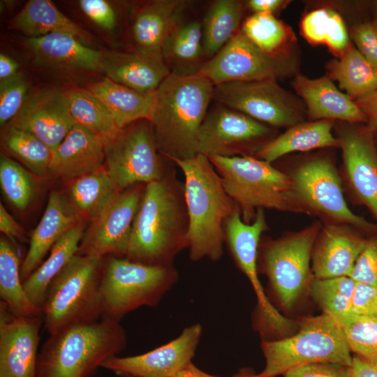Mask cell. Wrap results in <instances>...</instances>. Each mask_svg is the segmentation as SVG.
I'll return each instance as SVG.
<instances>
[{
    "instance_id": "obj_44",
    "label": "cell",
    "mask_w": 377,
    "mask_h": 377,
    "mask_svg": "<svg viewBox=\"0 0 377 377\" xmlns=\"http://www.w3.org/2000/svg\"><path fill=\"white\" fill-rule=\"evenodd\" d=\"M28 83L18 73L0 82V124L7 125L20 112L27 97Z\"/></svg>"
},
{
    "instance_id": "obj_34",
    "label": "cell",
    "mask_w": 377,
    "mask_h": 377,
    "mask_svg": "<svg viewBox=\"0 0 377 377\" xmlns=\"http://www.w3.org/2000/svg\"><path fill=\"white\" fill-rule=\"evenodd\" d=\"M244 10V3L238 0H216L211 3L202 22L207 58L214 56L240 30Z\"/></svg>"
},
{
    "instance_id": "obj_50",
    "label": "cell",
    "mask_w": 377,
    "mask_h": 377,
    "mask_svg": "<svg viewBox=\"0 0 377 377\" xmlns=\"http://www.w3.org/2000/svg\"><path fill=\"white\" fill-rule=\"evenodd\" d=\"M0 231L12 242L24 241V232L17 221L0 203Z\"/></svg>"
},
{
    "instance_id": "obj_41",
    "label": "cell",
    "mask_w": 377,
    "mask_h": 377,
    "mask_svg": "<svg viewBox=\"0 0 377 377\" xmlns=\"http://www.w3.org/2000/svg\"><path fill=\"white\" fill-rule=\"evenodd\" d=\"M355 286L350 276L315 279L311 290L324 313L339 323L350 314Z\"/></svg>"
},
{
    "instance_id": "obj_24",
    "label": "cell",
    "mask_w": 377,
    "mask_h": 377,
    "mask_svg": "<svg viewBox=\"0 0 377 377\" xmlns=\"http://www.w3.org/2000/svg\"><path fill=\"white\" fill-rule=\"evenodd\" d=\"M26 42L38 66L59 71L102 73L103 52L86 46L73 35L52 33L27 38Z\"/></svg>"
},
{
    "instance_id": "obj_40",
    "label": "cell",
    "mask_w": 377,
    "mask_h": 377,
    "mask_svg": "<svg viewBox=\"0 0 377 377\" xmlns=\"http://www.w3.org/2000/svg\"><path fill=\"white\" fill-rule=\"evenodd\" d=\"M32 172L5 153L0 155V186L6 200L24 211L34 200L37 186Z\"/></svg>"
},
{
    "instance_id": "obj_6",
    "label": "cell",
    "mask_w": 377,
    "mask_h": 377,
    "mask_svg": "<svg viewBox=\"0 0 377 377\" xmlns=\"http://www.w3.org/2000/svg\"><path fill=\"white\" fill-rule=\"evenodd\" d=\"M103 258L75 254L49 286L42 317L49 334L102 318L100 284Z\"/></svg>"
},
{
    "instance_id": "obj_36",
    "label": "cell",
    "mask_w": 377,
    "mask_h": 377,
    "mask_svg": "<svg viewBox=\"0 0 377 377\" xmlns=\"http://www.w3.org/2000/svg\"><path fill=\"white\" fill-rule=\"evenodd\" d=\"M330 75L350 98L357 100L377 91V68L353 45L329 64Z\"/></svg>"
},
{
    "instance_id": "obj_8",
    "label": "cell",
    "mask_w": 377,
    "mask_h": 377,
    "mask_svg": "<svg viewBox=\"0 0 377 377\" xmlns=\"http://www.w3.org/2000/svg\"><path fill=\"white\" fill-rule=\"evenodd\" d=\"M172 265H151L117 256L104 262L100 284L102 318L120 322L142 306H154L176 281Z\"/></svg>"
},
{
    "instance_id": "obj_33",
    "label": "cell",
    "mask_w": 377,
    "mask_h": 377,
    "mask_svg": "<svg viewBox=\"0 0 377 377\" xmlns=\"http://www.w3.org/2000/svg\"><path fill=\"white\" fill-rule=\"evenodd\" d=\"M119 191L105 168L73 179L66 197L81 220H94Z\"/></svg>"
},
{
    "instance_id": "obj_13",
    "label": "cell",
    "mask_w": 377,
    "mask_h": 377,
    "mask_svg": "<svg viewBox=\"0 0 377 377\" xmlns=\"http://www.w3.org/2000/svg\"><path fill=\"white\" fill-rule=\"evenodd\" d=\"M319 232L320 226L315 223L266 245L265 269L280 302L287 309L295 304L307 281Z\"/></svg>"
},
{
    "instance_id": "obj_47",
    "label": "cell",
    "mask_w": 377,
    "mask_h": 377,
    "mask_svg": "<svg viewBox=\"0 0 377 377\" xmlns=\"http://www.w3.org/2000/svg\"><path fill=\"white\" fill-rule=\"evenodd\" d=\"M352 37L357 50L377 68V22H369L354 27Z\"/></svg>"
},
{
    "instance_id": "obj_15",
    "label": "cell",
    "mask_w": 377,
    "mask_h": 377,
    "mask_svg": "<svg viewBox=\"0 0 377 377\" xmlns=\"http://www.w3.org/2000/svg\"><path fill=\"white\" fill-rule=\"evenodd\" d=\"M284 71L277 54L262 50L240 29L196 75L217 85L232 81L276 80Z\"/></svg>"
},
{
    "instance_id": "obj_55",
    "label": "cell",
    "mask_w": 377,
    "mask_h": 377,
    "mask_svg": "<svg viewBox=\"0 0 377 377\" xmlns=\"http://www.w3.org/2000/svg\"><path fill=\"white\" fill-rule=\"evenodd\" d=\"M172 377H216L208 374L195 367L192 362H190L177 374Z\"/></svg>"
},
{
    "instance_id": "obj_45",
    "label": "cell",
    "mask_w": 377,
    "mask_h": 377,
    "mask_svg": "<svg viewBox=\"0 0 377 377\" xmlns=\"http://www.w3.org/2000/svg\"><path fill=\"white\" fill-rule=\"evenodd\" d=\"M350 277L355 282L377 288V237L367 240Z\"/></svg>"
},
{
    "instance_id": "obj_22",
    "label": "cell",
    "mask_w": 377,
    "mask_h": 377,
    "mask_svg": "<svg viewBox=\"0 0 377 377\" xmlns=\"http://www.w3.org/2000/svg\"><path fill=\"white\" fill-rule=\"evenodd\" d=\"M340 147L353 189L377 219V151L368 133L348 128Z\"/></svg>"
},
{
    "instance_id": "obj_26",
    "label": "cell",
    "mask_w": 377,
    "mask_h": 377,
    "mask_svg": "<svg viewBox=\"0 0 377 377\" xmlns=\"http://www.w3.org/2000/svg\"><path fill=\"white\" fill-rule=\"evenodd\" d=\"M101 70L112 81L146 94H153L171 73L163 60L135 51L103 52Z\"/></svg>"
},
{
    "instance_id": "obj_7",
    "label": "cell",
    "mask_w": 377,
    "mask_h": 377,
    "mask_svg": "<svg viewBox=\"0 0 377 377\" xmlns=\"http://www.w3.org/2000/svg\"><path fill=\"white\" fill-rule=\"evenodd\" d=\"M262 350L265 358L262 377H275L312 363L350 367L353 357L341 327L325 313L304 319L293 336L263 341Z\"/></svg>"
},
{
    "instance_id": "obj_30",
    "label": "cell",
    "mask_w": 377,
    "mask_h": 377,
    "mask_svg": "<svg viewBox=\"0 0 377 377\" xmlns=\"http://www.w3.org/2000/svg\"><path fill=\"white\" fill-rule=\"evenodd\" d=\"M104 105L119 129L139 120L149 121L154 93L146 94L105 77L87 89Z\"/></svg>"
},
{
    "instance_id": "obj_4",
    "label": "cell",
    "mask_w": 377,
    "mask_h": 377,
    "mask_svg": "<svg viewBox=\"0 0 377 377\" xmlns=\"http://www.w3.org/2000/svg\"><path fill=\"white\" fill-rule=\"evenodd\" d=\"M119 321L108 318L67 326L50 334L38 355L36 377H91L126 347Z\"/></svg>"
},
{
    "instance_id": "obj_3",
    "label": "cell",
    "mask_w": 377,
    "mask_h": 377,
    "mask_svg": "<svg viewBox=\"0 0 377 377\" xmlns=\"http://www.w3.org/2000/svg\"><path fill=\"white\" fill-rule=\"evenodd\" d=\"M171 161L184 176L190 258L218 260L226 242L225 222L239 207L226 193L207 156L198 153L190 158Z\"/></svg>"
},
{
    "instance_id": "obj_14",
    "label": "cell",
    "mask_w": 377,
    "mask_h": 377,
    "mask_svg": "<svg viewBox=\"0 0 377 377\" xmlns=\"http://www.w3.org/2000/svg\"><path fill=\"white\" fill-rule=\"evenodd\" d=\"M146 184H135L119 191L84 234L77 254L125 256L132 227Z\"/></svg>"
},
{
    "instance_id": "obj_52",
    "label": "cell",
    "mask_w": 377,
    "mask_h": 377,
    "mask_svg": "<svg viewBox=\"0 0 377 377\" xmlns=\"http://www.w3.org/2000/svg\"><path fill=\"white\" fill-rule=\"evenodd\" d=\"M350 374L351 377H377V364L356 355L353 357Z\"/></svg>"
},
{
    "instance_id": "obj_56",
    "label": "cell",
    "mask_w": 377,
    "mask_h": 377,
    "mask_svg": "<svg viewBox=\"0 0 377 377\" xmlns=\"http://www.w3.org/2000/svg\"><path fill=\"white\" fill-rule=\"evenodd\" d=\"M237 377H262L259 374H242L238 375Z\"/></svg>"
},
{
    "instance_id": "obj_12",
    "label": "cell",
    "mask_w": 377,
    "mask_h": 377,
    "mask_svg": "<svg viewBox=\"0 0 377 377\" xmlns=\"http://www.w3.org/2000/svg\"><path fill=\"white\" fill-rule=\"evenodd\" d=\"M212 100L274 126H292L301 121L297 105L276 80L232 81L214 85Z\"/></svg>"
},
{
    "instance_id": "obj_53",
    "label": "cell",
    "mask_w": 377,
    "mask_h": 377,
    "mask_svg": "<svg viewBox=\"0 0 377 377\" xmlns=\"http://www.w3.org/2000/svg\"><path fill=\"white\" fill-rule=\"evenodd\" d=\"M286 3L282 0H250L246 1L247 7L254 13L272 14Z\"/></svg>"
},
{
    "instance_id": "obj_35",
    "label": "cell",
    "mask_w": 377,
    "mask_h": 377,
    "mask_svg": "<svg viewBox=\"0 0 377 377\" xmlns=\"http://www.w3.org/2000/svg\"><path fill=\"white\" fill-rule=\"evenodd\" d=\"M8 239H0V297L13 313L22 316H41L42 311L29 300L21 277L17 250Z\"/></svg>"
},
{
    "instance_id": "obj_23",
    "label": "cell",
    "mask_w": 377,
    "mask_h": 377,
    "mask_svg": "<svg viewBox=\"0 0 377 377\" xmlns=\"http://www.w3.org/2000/svg\"><path fill=\"white\" fill-rule=\"evenodd\" d=\"M81 221L64 195L54 191L50 193L44 213L31 232L29 247L21 265L23 282L40 266L53 246Z\"/></svg>"
},
{
    "instance_id": "obj_21",
    "label": "cell",
    "mask_w": 377,
    "mask_h": 377,
    "mask_svg": "<svg viewBox=\"0 0 377 377\" xmlns=\"http://www.w3.org/2000/svg\"><path fill=\"white\" fill-rule=\"evenodd\" d=\"M187 3L184 0H154L138 7L131 26L133 51L163 60V43Z\"/></svg>"
},
{
    "instance_id": "obj_19",
    "label": "cell",
    "mask_w": 377,
    "mask_h": 377,
    "mask_svg": "<svg viewBox=\"0 0 377 377\" xmlns=\"http://www.w3.org/2000/svg\"><path fill=\"white\" fill-rule=\"evenodd\" d=\"M26 131L53 151L75 124L66 91L45 89L29 95L17 114L8 124Z\"/></svg>"
},
{
    "instance_id": "obj_54",
    "label": "cell",
    "mask_w": 377,
    "mask_h": 377,
    "mask_svg": "<svg viewBox=\"0 0 377 377\" xmlns=\"http://www.w3.org/2000/svg\"><path fill=\"white\" fill-rule=\"evenodd\" d=\"M19 64L9 56L0 54V82L11 78L19 73Z\"/></svg>"
},
{
    "instance_id": "obj_29",
    "label": "cell",
    "mask_w": 377,
    "mask_h": 377,
    "mask_svg": "<svg viewBox=\"0 0 377 377\" xmlns=\"http://www.w3.org/2000/svg\"><path fill=\"white\" fill-rule=\"evenodd\" d=\"M8 27L20 31L27 38L52 33H66L80 40L91 42L88 31L67 17L50 0H30L8 22Z\"/></svg>"
},
{
    "instance_id": "obj_9",
    "label": "cell",
    "mask_w": 377,
    "mask_h": 377,
    "mask_svg": "<svg viewBox=\"0 0 377 377\" xmlns=\"http://www.w3.org/2000/svg\"><path fill=\"white\" fill-rule=\"evenodd\" d=\"M104 145L105 169L119 191L159 180L174 164L159 152L147 119L128 125Z\"/></svg>"
},
{
    "instance_id": "obj_10",
    "label": "cell",
    "mask_w": 377,
    "mask_h": 377,
    "mask_svg": "<svg viewBox=\"0 0 377 377\" xmlns=\"http://www.w3.org/2000/svg\"><path fill=\"white\" fill-rule=\"evenodd\" d=\"M295 195L302 207L333 221L364 230L375 227L353 213L343 197L341 179L327 159L315 158L303 163L290 175Z\"/></svg>"
},
{
    "instance_id": "obj_17",
    "label": "cell",
    "mask_w": 377,
    "mask_h": 377,
    "mask_svg": "<svg viewBox=\"0 0 377 377\" xmlns=\"http://www.w3.org/2000/svg\"><path fill=\"white\" fill-rule=\"evenodd\" d=\"M201 334L199 324L191 325L165 345L141 355L115 356L102 367L123 377H172L191 362Z\"/></svg>"
},
{
    "instance_id": "obj_48",
    "label": "cell",
    "mask_w": 377,
    "mask_h": 377,
    "mask_svg": "<svg viewBox=\"0 0 377 377\" xmlns=\"http://www.w3.org/2000/svg\"><path fill=\"white\" fill-rule=\"evenodd\" d=\"M350 314L377 317V288L355 282Z\"/></svg>"
},
{
    "instance_id": "obj_20",
    "label": "cell",
    "mask_w": 377,
    "mask_h": 377,
    "mask_svg": "<svg viewBox=\"0 0 377 377\" xmlns=\"http://www.w3.org/2000/svg\"><path fill=\"white\" fill-rule=\"evenodd\" d=\"M367 242L346 225L325 226L318 235L312 253L315 279L350 276Z\"/></svg>"
},
{
    "instance_id": "obj_51",
    "label": "cell",
    "mask_w": 377,
    "mask_h": 377,
    "mask_svg": "<svg viewBox=\"0 0 377 377\" xmlns=\"http://www.w3.org/2000/svg\"><path fill=\"white\" fill-rule=\"evenodd\" d=\"M357 104L367 116L369 131L377 129V91L358 99Z\"/></svg>"
},
{
    "instance_id": "obj_49",
    "label": "cell",
    "mask_w": 377,
    "mask_h": 377,
    "mask_svg": "<svg viewBox=\"0 0 377 377\" xmlns=\"http://www.w3.org/2000/svg\"><path fill=\"white\" fill-rule=\"evenodd\" d=\"M283 377H351L350 367L333 363H312L290 369Z\"/></svg>"
},
{
    "instance_id": "obj_38",
    "label": "cell",
    "mask_w": 377,
    "mask_h": 377,
    "mask_svg": "<svg viewBox=\"0 0 377 377\" xmlns=\"http://www.w3.org/2000/svg\"><path fill=\"white\" fill-rule=\"evenodd\" d=\"M66 94L75 124L96 135L104 142L121 131L104 105L87 89L74 88Z\"/></svg>"
},
{
    "instance_id": "obj_42",
    "label": "cell",
    "mask_w": 377,
    "mask_h": 377,
    "mask_svg": "<svg viewBox=\"0 0 377 377\" xmlns=\"http://www.w3.org/2000/svg\"><path fill=\"white\" fill-rule=\"evenodd\" d=\"M338 323L350 351L377 364V317L349 314Z\"/></svg>"
},
{
    "instance_id": "obj_5",
    "label": "cell",
    "mask_w": 377,
    "mask_h": 377,
    "mask_svg": "<svg viewBox=\"0 0 377 377\" xmlns=\"http://www.w3.org/2000/svg\"><path fill=\"white\" fill-rule=\"evenodd\" d=\"M208 158L244 222L251 223L260 209L306 212L295 195L290 176L272 163L250 156Z\"/></svg>"
},
{
    "instance_id": "obj_25",
    "label": "cell",
    "mask_w": 377,
    "mask_h": 377,
    "mask_svg": "<svg viewBox=\"0 0 377 377\" xmlns=\"http://www.w3.org/2000/svg\"><path fill=\"white\" fill-rule=\"evenodd\" d=\"M104 141L87 129L75 124L52 151L49 173L75 179L103 168Z\"/></svg>"
},
{
    "instance_id": "obj_28",
    "label": "cell",
    "mask_w": 377,
    "mask_h": 377,
    "mask_svg": "<svg viewBox=\"0 0 377 377\" xmlns=\"http://www.w3.org/2000/svg\"><path fill=\"white\" fill-rule=\"evenodd\" d=\"M162 57L171 73L182 76L196 75L207 61L202 22L180 19L163 43Z\"/></svg>"
},
{
    "instance_id": "obj_2",
    "label": "cell",
    "mask_w": 377,
    "mask_h": 377,
    "mask_svg": "<svg viewBox=\"0 0 377 377\" xmlns=\"http://www.w3.org/2000/svg\"><path fill=\"white\" fill-rule=\"evenodd\" d=\"M214 85L197 75L170 73L154 93L149 121L161 155L170 161L198 154V136Z\"/></svg>"
},
{
    "instance_id": "obj_27",
    "label": "cell",
    "mask_w": 377,
    "mask_h": 377,
    "mask_svg": "<svg viewBox=\"0 0 377 377\" xmlns=\"http://www.w3.org/2000/svg\"><path fill=\"white\" fill-rule=\"evenodd\" d=\"M296 92L304 99L311 117L366 121L367 116L346 94L340 91L328 77L310 79L297 76L293 82Z\"/></svg>"
},
{
    "instance_id": "obj_32",
    "label": "cell",
    "mask_w": 377,
    "mask_h": 377,
    "mask_svg": "<svg viewBox=\"0 0 377 377\" xmlns=\"http://www.w3.org/2000/svg\"><path fill=\"white\" fill-rule=\"evenodd\" d=\"M84 234L81 221L53 246L47 258L23 282L29 300L40 310L49 286L70 259L77 254Z\"/></svg>"
},
{
    "instance_id": "obj_46",
    "label": "cell",
    "mask_w": 377,
    "mask_h": 377,
    "mask_svg": "<svg viewBox=\"0 0 377 377\" xmlns=\"http://www.w3.org/2000/svg\"><path fill=\"white\" fill-rule=\"evenodd\" d=\"M79 6L84 15L101 28L112 31L117 24V15L112 4L105 0H80Z\"/></svg>"
},
{
    "instance_id": "obj_37",
    "label": "cell",
    "mask_w": 377,
    "mask_h": 377,
    "mask_svg": "<svg viewBox=\"0 0 377 377\" xmlns=\"http://www.w3.org/2000/svg\"><path fill=\"white\" fill-rule=\"evenodd\" d=\"M1 145L6 155L34 175L42 177L49 173L52 151L31 133L7 124L1 134Z\"/></svg>"
},
{
    "instance_id": "obj_43",
    "label": "cell",
    "mask_w": 377,
    "mask_h": 377,
    "mask_svg": "<svg viewBox=\"0 0 377 377\" xmlns=\"http://www.w3.org/2000/svg\"><path fill=\"white\" fill-rule=\"evenodd\" d=\"M242 31L262 50L273 54L288 38L287 27L272 14L253 13L242 24Z\"/></svg>"
},
{
    "instance_id": "obj_11",
    "label": "cell",
    "mask_w": 377,
    "mask_h": 377,
    "mask_svg": "<svg viewBox=\"0 0 377 377\" xmlns=\"http://www.w3.org/2000/svg\"><path fill=\"white\" fill-rule=\"evenodd\" d=\"M265 124L217 103L209 109L198 136V153L207 156H253L267 143Z\"/></svg>"
},
{
    "instance_id": "obj_1",
    "label": "cell",
    "mask_w": 377,
    "mask_h": 377,
    "mask_svg": "<svg viewBox=\"0 0 377 377\" xmlns=\"http://www.w3.org/2000/svg\"><path fill=\"white\" fill-rule=\"evenodd\" d=\"M188 216L184 185L174 166L146 184L135 216L126 258L151 265H172L188 247Z\"/></svg>"
},
{
    "instance_id": "obj_39",
    "label": "cell",
    "mask_w": 377,
    "mask_h": 377,
    "mask_svg": "<svg viewBox=\"0 0 377 377\" xmlns=\"http://www.w3.org/2000/svg\"><path fill=\"white\" fill-rule=\"evenodd\" d=\"M302 29L309 40L325 43L337 52L343 53L350 45L341 17L329 8H320L308 13L302 20Z\"/></svg>"
},
{
    "instance_id": "obj_16",
    "label": "cell",
    "mask_w": 377,
    "mask_h": 377,
    "mask_svg": "<svg viewBox=\"0 0 377 377\" xmlns=\"http://www.w3.org/2000/svg\"><path fill=\"white\" fill-rule=\"evenodd\" d=\"M267 228L263 209H258L253 221L246 223L243 221L238 208L225 222V239L235 262L251 282L262 318L273 330L286 333L291 328V321L269 302L258 276V247L260 236Z\"/></svg>"
},
{
    "instance_id": "obj_18",
    "label": "cell",
    "mask_w": 377,
    "mask_h": 377,
    "mask_svg": "<svg viewBox=\"0 0 377 377\" xmlns=\"http://www.w3.org/2000/svg\"><path fill=\"white\" fill-rule=\"evenodd\" d=\"M42 318L16 315L0 302V377H36Z\"/></svg>"
},
{
    "instance_id": "obj_31",
    "label": "cell",
    "mask_w": 377,
    "mask_h": 377,
    "mask_svg": "<svg viewBox=\"0 0 377 377\" xmlns=\"http://www.w3.org/2000/svg\"><path fill=\"white\" fill-rule=\"evenodd\" d=\"M332 128V122L327 119L292 126L267 142L258 153V158L272 163L293 151L340 147L339 140L334 137Z\"/></svg>"
}]
</instances>
